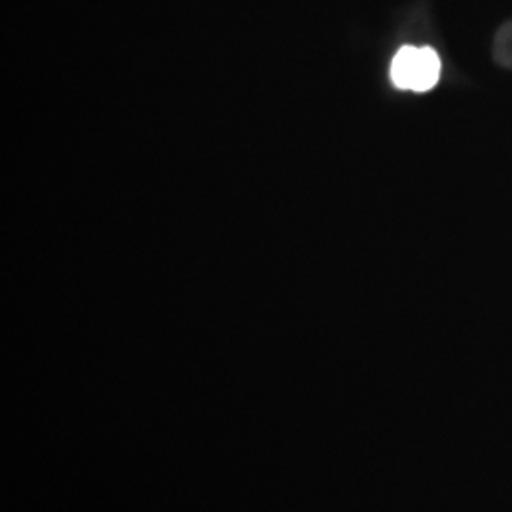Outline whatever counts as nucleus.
Returning <instances> with one entry per match:
<instances>
[{
    "mask_svg": "<svg viewBox=\"0 0 512 512\" xmlns=\"http://www.w3.org/2000/svg\"><path fill=\"white\" fill-rule=\"evenodd\" d=\"M492 54H494V61L499 67L512 71V19L503 23L499 27V31L495 33Z\"/></svg>",
    "mask_w": 512,
    "mask_h": 512,
    "instance_id": "f03ea898",
    "label": "nucleus"
},
{
    "mask_svg": "<svg viewBox=\"0 0 512 512\" xmlns=\"http://www.w3.org/2000/svg\"><path fill=\"white\" fill-rule=\"evenodd\" d=\"M440 78V57L431 48L404 46L391 63V80L401 90L429 92Z\"/></svg>",
    "mask_w": 512,
    "mask_h": 512,
    "instance_id": "f257e3e1",
    "label": "nucleus"
}]
</instances>
